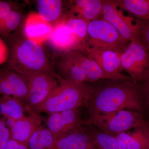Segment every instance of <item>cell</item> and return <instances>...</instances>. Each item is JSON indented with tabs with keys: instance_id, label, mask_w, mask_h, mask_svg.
Returning <instances> with one entry per match:
<instances>
[{
	"instance_id": "obj_30",
	"label": "cell",
	"mask_w": 149,
	"mask_h": 149,
	"mask_svg": "<svg viewBox=\"0 0 149 149\" xmlns=\"http://www.w3.org/2000/svg\"><path fill=\"white\" fill-rule=\"evenodd\" d=\"M9 52L5 42L0 38V65L3 64L8 60Z\"/></svg>"
},
{
	"instance_id": "obj_1",
	"label": "cell",
	"mask_w": 149,
	"mask_h": 149,
	"mask_svg": "<svg viewBox=\"0 0 149 149\" xmlns=\"http://www.w3.org/2000/svg\"><path fill=\"white\" fill-rule=\"evenodd\" d=\"M110 84L95 91L86 104L91 114L109 113L129 109L141 113L143 95L141 86L132 81Z\"/></svg>"
},
{
	"instance_id": "obj_21",
	"label": "cell",
	"mask_w": 149,
	"mask_h": 149,
	"mask_svg": "<svg viewBox=\"0 0 149 149\" xmlns=\"http://www.w3.org/2000/svg\"><path fill=\"white\" fill-rule=\"evenodd\" d=\"M119 8L128 12L138 20L149 22V0H117Z\"/></svg>"
},
{
	"instance_id": "obj_20",
	"label": "cell",
	"mask_w": 149,
	"mask_h": 149,
	"mask_svg": "<svg viewBox=\"0 0 149 149\" xmlns=\"http://www.w3.org/2000/svg\"><path fill=\"white\" fill-rule=\"evenodd\" d=\"M39 15L51 23L60 20L63 13V1L60 0H38L37 1ZM52 24V23H51Z\"/></svg>"
},
{
	"instance_id": "obj_24",
	"label": "cell",
	"mask_w": 149,
	"mask_h": 149,
	"mask_svg": "<svg viewBox=\"0 0 149 149\" xmlns=\"http://www.w3.org/2000/svg\"><path fill=\"white\" fill-rule=\"evenodd\" d=\"M55 141L50 131L42 125L32 134L27 144L29 149H51Z\"/></svg>"
},
{
	"instance_id": "obj_15",
	"label": "cell",
	"mask_w": 149,
	"mask_h": 149,
	"mask_svg": "<svg viewBox=\"0 0 149 149\" xmlns=\"http://www.w3.org/2000/svg\"><path fill=\"white\" fill-rule=\"evenodd\" d=\"M81 126L56 140L51 149H95L90 135Z\"/></svg>"
},
{
	"instance_id": "obj_4",
	"label": "cell",
	"mask_w": 149,
	"mask_h": 149,
	"mask_svg": "<svg viewBox=\"0 0 149 149\" xmlns=\"http://www.w3.org/2000/svg\"><path fill=\"white\" fill-rule=\"evenodd\" d=\"M83 125H92L97 127L104 133L116 135L132 128H147V124L141 113L126 110L107 113L91 114Z\"/></svg>"
},
{
	"instance_id": "obj_10",
	"label": "cell",
	"mask_w": 149,
	"mask_h": 149,
	"mask_svg": "<svg viewBox=\"0 0 149 149\" xmlns=\"http://www.w3.org/2000/svg\"><path fill=\"white\" fill-rule=\"evenodd\" d=\"M28 92V81L24 75L10 69L0 71V95L17 99L25 107Z\"/></svg>"
},
{
	"instance_id": "obj_28",
	"label": "cell",
	"mask_w": 149,
	"mask_h": 149,
	"mask_svg": "<svg viewBox=\"0 0 149 149\" xmlns=\"http://www.w3.org/2000/svg\"><path fill=\"white\" fill-rule=\"evenodd\" d=\"M139 22L141 40L144 47L149 52V22Z\"/></svg>"
},
{
	"instance_id": "obj_29",
	"label": "cell",
	"mask_w": 149,
	"mask_h": 149,
	"mask_svg": "<svg viewBox=\"0 0 149 149\" xmlns=\"http://www.w3.org/2000/svg\"><path fill=\"white\" fill-rule=\"evenodd\" d=\"M12 5L6 1H0V21L6 17L13 11Z\"/></svg>"
},
{
	"instance_id": "obj_34",
	"label": "cell",
	"mask_w": 149,
	"mask_h": 149,
	"mask_svg": "<svg viewBox=\"0 0 149 149\" xmlns=\"http://www.w3.org/2000/svg\"><path fill=\"white\" fill-rule=\"evenodd\" d=\"M146 149H148V148H147Z\"/></svg>"
},
{
	"instance_id": "obj_6",
	"label": "cell",
	"mask_w": 149,
	"mask_h": 149,
	"mask_svg": "<svg viewBox=\"0 0 149 149\" xmlns=\"http://www.w3.org/2000/svg\"><path fill=\"white\" fill-rule=\"evenodd\" d=\"M122 70L135 83H143L149 74V52L141 40L131 41L120 53Z\"/></svg>"
},
{
	"instance_id": "obj_26",
	"label": "cell",
	"mask_w": 149,
	"mask_h": 149,
	"mask_svg": "<svg viewBox=\"0 0 149 149\" xmlns=\"http://www.w3.org/2000/svg\"><path fill=\"white\" fill-rule=\"evenodd\" d=\"M20 14L13 10L5 18L0 21V34L7 35L18 27L21 21Z\"/></svg>"
},
{
	"instance_id": "obj_25",
	"label": "cell",
	"mask_w": 149,
	"mask_h": 149,
	"mask_svg": "<svg viewBox=\"0 0 149 149\" xmlns=\"http://www.w3.org/2000/svg\"><path fill=\"white\" fill-rule=\"evenodd\" d=\"M65 24L79 40L85 49L88 39V22L73 15H68L64 18Z\"/></svg>"
},
{
	"instance_id": "obj_8",
	"label": "cell",
	"mask_w": 149,
	"mask_h": 149,
	"mask_svg": "<svg viewBox=\"0 0 149 149\" xmlns=\"http://www.w3.org/2000/svg\"><path fill=\"white\" fill-rule=\"evenodd\" d=\"M56 75V73L37 72L24 75L28 81L29 88L26 111L30 113L42 103L57 87L58 81Z\"/></svg>"
},
{
	"instance_id": "obj_33",
	"label": "cell",
	"mask_w": 149,
	"mask_h": 149,
	"mask_svg": "<svg viewBox=\"0 0 149 149\" xmlns=\"http://www.w3.org/2000/svg\"><path fill=\"white\" fill-rule=\"evenodd\" d=\"M148 148L149 149V134L148 136Z\"/></svg>"
},
{
	"instance_id": "obj_9",
	"label": "cell",
	"mask_w": 149,
	"mask_h": 149,
	"mask_svg": "<svg viewBox=\"0 0 149 149\" xmlns=\"http://www.w3.org/2000/svg\"><path fill=\"white\" fill-rule=\"evenodd\" d=\"M85 51L87 57L96 62L111 80L126 81L130 79L121 73L120 53L89 47H86Z\"/></svg>"
},
{
	"instance_id": "obj_2",
	"label": "cell",
	"mask_w": 149,
	"mask_h": 149,
	"mask_svg": "<svg viewBox=\"0 0 149 149\" xmlns=\"http://www.w3.org/2000/svg\"><path fill=\"white\" fill-rule=\"evenodd\" d=\"M58 85L42 103L34 109L30 113L43 112L52 113L77 109L86 105L93 92L84 83H77L66 80L56 74Z\"/></svg>"
},
{
	"instance_id": "obj_16",
	"label": "cell",
	"mask_w": 149,
	"mask_h": 149,
	"mask_svg": "<svg viewBox=\"0 0 149 149\" xmlns=\"http://www.w3.org/2000/svg\"><path fill=\"white\" fill-rule=\"evenodd\" d=\"M102 0H76L71 3L69 15L77 14V16L88 22L98 19L102 15Z\"/></svg>"
},
{
	"instance_id": "obj_18",
	"label": "cell",
	"mask_w": 149,
	"mask_h": 149,
	"mask_svg": "<svg viewBox=\"0 0 149 149\" xmlns=\"http://www.w3.org/2000/svg\"><path fill=\"white\" fill-rule=\"evenodd\" d=\"M63 78L77 83L88 82L85 71L80 65L67 53L59 65Z\"/></svg>"
},
{
	"instance_id": "obj_7",
	"label": "cell",
	"mask_w": 149,
	"mask_h": 149,
	"mask_svg": "<svg viewBox=\"0 0 149 149\" xmlns=\"http://www.w3.org/2000/svg\"><path fill=\"white\" fill-rule=\"evenodd\" d=\"M102 15L103 18L111 24L127 42L141 40L139 21L124 15L116 1H103Z\"/></svg>"
},
{
	"instance_id": "obj_13",
	"label": "cell",
	"mask_w": 149,
	"mask_h": 149,
	"mask_svg": "<svg viewBox=\"0 0 149 149\" xmlns=\"http://www.w3.org/2000/svg\"><path fill=\"white\" fill-rule=\"evenodd\" d=\"M52 27L51 23L43 19L37 13L32 12L25 20L24 34L28 40L42 45L49 39Z\"/></svg>"
},
{
	"instance_id": "obj_5",
	"label": "cell",
	"mask_w": 149,
	"mask_h": 149,
	"mask_svg": "<svg viewBox=\"0 0 149 149\" xmlns=\"http://www.w3.org/2000/svg\"><path fill=\"white\" fill-rule=\"evenodd\" d=\"M128 42L115 28L104 19H98L88 22L86 47L121 53Z\"/></svg>"
},
{
	"instance_id": "obj_32",
	"label": "cell",
	"mask_w": 149,
	"mask_h": 149,
	"mask_svg": "<svg viewBox=\"0 0 149 149\" xmlns=\"http://www.w3.org/2000/svg\"><path fill=\"white\" fill-rule=\"evenodd\" d=\"M4 149H29L28 145L19 143L17 141L10 139Z\"/></svg>"
},
{
	"instance_id": "obj_22",
	"label": "cell",
	"mask_w": 149,
	"mask_h": 149,
	"mask_svg": "<svg viewBox=\"0 0 149 149\" xmlns=\"http://www.w3.org/2000/svg\"><path fill=\"white\" fill-rule=\"evenodd\" d=\"M148 128H139L132 135L125 132L117 134L116 137L125 146V149H146L148 148Z\"/></svg>"
},
{
	"instance_id": "obj_12",
	"label": "cell",
	"mask_w": 149,
	"mask_h": 149,
	"mask_svg": "<svg viewBox=\"0 0 149 149\" xmlns=\"http://www.w3.org/2000/svg\"><path fill=\"white\" fill-rule=\"evenodd\" d=\"M48 40L54 49L66 54L79 48L83 49V45L67 27L64 18L53 25L52 33Z\"/></svg>"
},
{
	"instance_id": "obj_35",
	"label": "cell",
	"mask_w": 149,
	"mask_h": 149,
	"mask_svg": "<svg viewBox=\"0 0 149 149\" xmlns=\"http://www.w3.org/2000/svg\"><path fill=\"white\" fill-rule=\"evenodd\" d=\"M0 98H1V96H0Z\"/></svg>"
},
{
	"instance_id": "obj_23",
	"label": "cell",
	"mask_w": 149,
	"mask_h": 149,
	"mask_svg": "<svg viewBox=\"0 0 149 149\" xmlns=\"http://www.w3.org/2000/svg\"><path fill=\"white\" fill-rule=\"evenodd\" d=\"M88 134L95 149H125L123 143L115 136L98 131Z\"/></svg>"
},
{
	"instance_id": "obj_14",
	"label": "cell",
	"mask_w": 149,
	"mask_h": 149,
	"mask_svg": "<svg viewBox=\"0 0 149 149\" xmlns=\"http://www.w3.org/2000/svg\"><path fill=\"white\" fill-rule=\"evenodd\" d=\"M44 118L40 114L30 113L28 116L16 121L11 129L10 139L25 144L34 132L42 126ZM28 145V144H27Z\"/></svg>"
},
{
	"instance_id": "obj_19",
	"label": "cell",
	"mask_w": 149,
	"mask_h": 149,
	"mask_svg": "<svg viewBox=\"0 0 149 149\" xmlns=\"http://www.w3.org/2000/svg\"><path fill=\"white\" fill-rule=\"evenodd\" d=\"M26 111L24 105L17 99L9 96L1 97L0 113L3 118L17 121L26 117Z\"/></svg>"
},
{
	"instance_id": "obj_27",
	"label": "cell",
	"mask_w": 149,
	"mask_h": 149,
	"mask_svg": "<svg viewBox=\"0 0 149 149\" xmlns=\"http://www.w3.org/2000/svg\"><path fill=\"white\" fill-rule=\"evenodd\" d=\"M10 139V130L6 125L3 119L0 118V149H4Z\"/></svg>"
},
{
	"instance_id": "obj_17",
	"label": "cell",
	"mask_w": 149,
	"mask_h": 149,
	"mask_svg": "<svg viewBox=\"0 0 149 149\" xmlns=\"http://www.w3.org/2000/svg\"><path fill=\"white\" fill-rule=\"evenodd\" d=\"M68 53L84 70L88 82H94L104 79L111 80L94 61L75 51H72Z\"/></svg>"
},
{
	"instance_id": "obj_31",
	"label": "cell",
	"mask_w": 149,
	"mask_h": 149,
	"mask_svg": "<svg viewBox=\"0 0 149 149\" xmlns=\"http://www.w3.org/2000/svg\"><path fill=\"white\" fill-rule=\"evenodd\" d=\"M141 86V91L147 107L149 109V74Z\"/></svg>"
},
{
	"instance_id": "obj_3",
	"label": "cell",
	"mask_w": 149,
	"mask_h": 149,
	"mask_svg": "<svg viewBox=\"0 0 149 149\" xmlns=\"http://www.w3.org/2000/svg\"><path fill=\"white\" fill-rule=\"evenodd\" d=\"M8 59L9 69L23 75L37 72L55 73L42 45L27 38L12 43Z\"/></svg>"
},
{
	"instance_id": "obj_11",
	"label": "cell",
	"mask_w": 149,
	"mask_h": 149,
	"mask_svg": "<svg viewBox=\"0 0 149 149\" xmlns=\"http://www.w3.org/2000/svg\"><path fill=\"white\" fill-rule=\"evenodd\" d=\"M82 121L77 109L70 110L50 113L47 125L56 141L82 125Z\"/></svg>"
}]
</instances>
